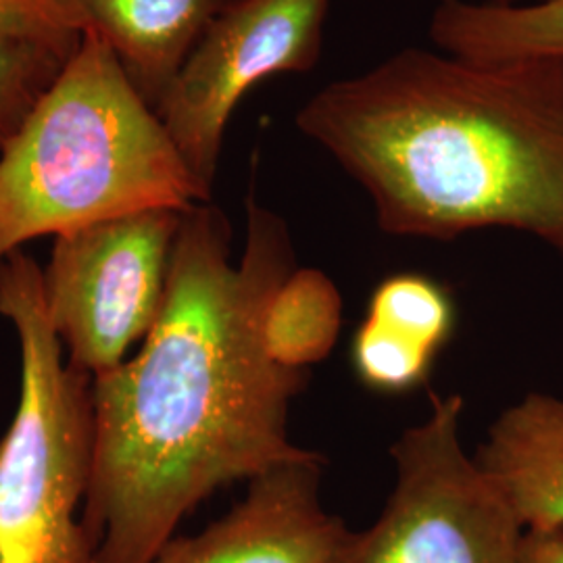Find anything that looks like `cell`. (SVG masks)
<instances>
[{
    "instance_id": "6da1fadb",
    "label": "cell",
    "mask_w": 563,
    "mask_h": 563,
    "mask_svg": "<svg viewBox=\"0 0 563 563\" xmlns=\"http://www.w3.org/2000/svg\"><path fill=\"white\" fill-rule=\"evenodd\" d=\"M295 267L286 222L253 199L239 262L218 205L181 213L157 322L92 380L95 465L81 507L92 563H153L216 490L311 453L288 434L309 374L274 362L262 332Z\"/></svg>"
},
{
    "instance_id": "7a4b0ae2",
    "label": "cell",
    "mask_w": 563,
    "mask_h": 563,
    "mask_svg": "<svg viewBox=\"0 0 563 563\" xmlns=\"http://www.w3.org/2000/svg\"><path fill=\"white\" fill-rule=\"evenodd\" d=\"M297 125L362 184L393 236L509 228L563 253V59L405 48L328 84Z\"/></svg>"
},
{
    "instance_id": "3957f363",
    "label": "cell",
    "mask_w": 563,
    "mask_h": 563,
    "mask_svg": "<svg viewBox=\"0 0 563 563\" xmlns=\"http://www.w3.org/2000/svg\"><path fill=\"white\" fill-rule=\"evenodd\" d=\"M157 111L86 32L59 80L0 151V263L42 236L211 201Z\"/></svg>"
},
{
    "instance_id": "277c9868",
    "label": "cell",
    "mask_w": 563,
    "mask_h": 563,
    "mask_svg": "<svg viewBox=\"0 0 563 563\" xmlns=\"http://www.w3.org/2000/svg\"><path fill=\"white\" fill-rule=\"evenodd\" d=\"M0 316L21 357L20 402L0 441V563H92L81 507L95 465V378L65 362L42 267L23 249L0 263Z\"/></svg>"
},
{
    "instance_id": "5b68a950",
    "label": "cell",
    "mask_w": 563,
    "mask_h": 563,
    "mask_svg": "<svg viewBox=\"0 0 563 563\" xmlns=\"http://www.w3.org/2000/svg\"><path fill=\"white\" fill-rule=\"evenodd\" d=\"M463 399L430 397V413L393 444L397 483L383 514L351 532L341 563H526V528L462 444Z\"/></svg>"
},
{
    "instance_id": "8992f818",
    "label": "cell",
    "mask_w": 563,
    "mask_h": 563,
    "mask_svg": "<svg viewBox=\"0 0 563 563\" xmlns=\"http://www.w3.org/2000/svg\"><path fill=\"white\" fill-rule=\"evenodd\" d=\"M181 213L146 209L55 239L42 297L69 365L97 378L148 336L165 301Z\"/></svg>"
},
{
    "instance_id": "52a82bcc",
    "label": "cell",
    "mask_w": 563,
    "mask_h": 563,
    "mask_svg": "<svg viewBox=\"0 0 563 563\" xmlns=\"http://www.w3.org/2000/svg\"><path fill=\"white\" fill-rule=\"evenodd\" d=\"M330 0H234L184 63L157 115L192 176L213 195L225 128L244 95L322 59Z\"/></svg>"
},
{
    "instance_id": "ba28073f",
    "label": "cell",
    "mask_w": 563,
    "mask_h": 563,
    "mask_svg": "<svg viewBox=\"0 0 563 563\" xmlns=\"http://www.w3.org/2000/svg\"><path fill=\"white\" fill-rule=\"evenodd\" d=\"M322 453L280 463L249 481L223 518L174 537L153 563H341L351 532L322 504Z\"/></svg>"
},
{
    "instance_id": "9c48e42d",
    "label": "cell",
    "mask_w": 563,
    "mask_h": 563,
    "mask_svg": "<svg viewBox=\"0 0 563 563\" xmlns=\"http://www.w3.org/2000/svg\"><path fill=\"white\" fill-rule=\"evenodd\" d=\"M155 111L209 25L234 0H74Z\"/></svg>"
},
{
    "instance_id": "30bf717a",
    "label": "cell",
    "mask_w": 563,
    "mask_h": 563,
    "mask_svg": "<svg viewBox=\"0 0 563 563\" xmlns=\"http://www.w3.org/2000/svg\"><path fill=\"white\" fill-rule=\"evenodd\" d=\"M474 460L526 530L563 528V397L530 393L507 407Z\"/></svg>"
},
{
    "instance_id": "8fae6325",
    "label": "cell",
    "mask_w": 563,
    "mask_h": 563,
    "mask_svg": "<svg viewBox=\"0 0 563 563\" xmlns=\"http://www.w3.org/2000/svg\"><path fill=\"white\" fill-rule=\"evenodd\" d=\"M430 38L460 59H563V0L526 7L441 0L430 20Z\"/></svg>"
},
{
    "instance_id": "7c38bea8",
    "label": "cell",
    "mask_w": 563,
    "mask_h": 563,
    "mask_svg": "<svg viewBox=\"0 0 563 563\" xmlns=\"http://www.w3.org/2000/svg\"><path fill=\"white\" fill-rule=\"evenodd\" d=\"M342 299L320 269L295 267L274 290L263 313V344L284 367L309 369L325 360L341 332Z\"/></svg>"
},
{
    "instance_id": "4fadbf2b",
    "label": "cell",
    "mask_w": 563,
    "mask_h": 563,
    "mask_svg": "<svg viewBox=\"0 0 563 563\" xmlns=\"http://www.w3.org/2000/svg\"><path fill=\"white\" fill-rule=\"evenodd\" d=\"M367 320L439 355L455 325V305L443 284L422 274H397L378 284Z\"/></svg>"
},
{
    "instance_id": "5bb4252c",
    "label": "cell",
    "mask_w": 563,
    "mask_h": 563,
    "mask_svg": "<svg viewBox=\"0 0 563 563\" xmlns=\"http://www.w3.org/2000/svg\"><path fill=\"white\" fill-rule=\"evenodd\" d=\"M71 57L44 42L0 36V151L36 113Z\"/></svg>"
},
{
    "instance_id": "9a60e30c",
    "label": "cell",
    "mask_w": 563,
    "mask_h": 563,
    "mask_svg": "<svg viewBox=\"0 0 563 563\" xmlns=\"http://www.w3.org/2000/svg\"><path fill=\"white\" fill-rule=\"evenodd\" d=\"M434 353L372 320H363L351 344L357 378L380 393H407L426 383Z\"/></svg>"
},
{
    "instance_id": "2e32d148",
    "label": "cell",
    "mask_w": 563,
    "mask_h": 563,
    "mask_svg": "<svg viewBox=\"0 0 563 563\" xmlns=\"http://www.w3.org/2000/svg\"><path fill=\"white\" fill-rule=\"evenodd\" d=\"M84 34L74 0H0V36L44 42L71 57Z\"/></svg>"
},
{
    "instance_id": "e0dca14e",
    "label": "cell",
    "mask_w": 563,
    "mask_h": 563,
    "mask_svg": "<svg viewBox=\"0 0 563 563\" xmlns=\"http://www.w3.org/2000/svg\"><path fill=\"white\" fill-rule=\"evenodd\" d=\"M523 562L563 563V528L526 530Z\"/></svg>"
}]
</instances>
